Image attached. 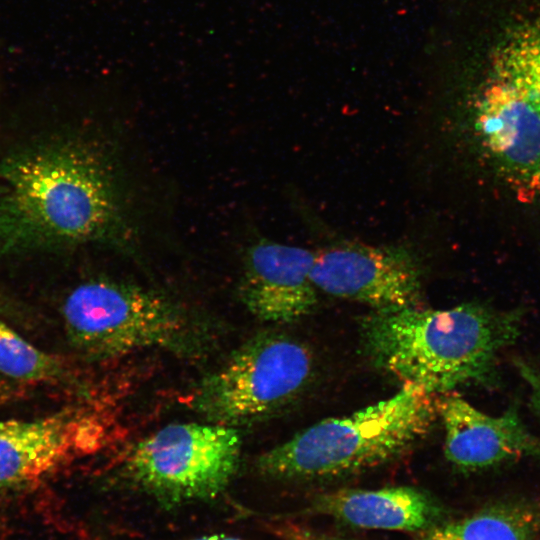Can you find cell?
Wrapping results in <instances>:
<instances>
[{
    "mask_svg": "<svg viewBox=\"0 0 540 540\" xmlns=\"http://www.w3.org/2000/svg\"><path fill=\"white\" fill-rule=\"evenodd\" d=\"M315 252L261 239L244 256L239 297L264 322L287 324L308 315L317 303L311 280Z\"/></svg>",
    "mask_w": 540,
    "mask_h": 540,
    "instance_id": "9c48e42d",
    "label": "cell"
},
{
    "mask_svg": "<svg viewBox=\"0 0 540 540\" xmlns=\"http://www.w3.org/2000/svg\"><path fill=\"white\" fill-rule=\"evenodd\" d=\"M306 513L329 516L358 528L416 534L448 519V510L439 500L409 486L321 493L313 498Z\"/></svg>",
    "mask_w": 540,
    "mask_h": 540,
    "instance_id": "7c38bea8",
    "label": "cell"
},
{
    "mask_svg": "<svg viewBox=\"0 0 540 540\" xmlns=\"http://www.w3.org/2000/svg\"><path fill=\"white\" fill-rule=\"evenodd\" d=\"M5 178V246L129 241L113 167L97 151L68 146L26 155L7 167Z\"/></svg>",
    "mask_w": 540,
    "mask_h": 540,
    "instance_id": "6da1fadb",
    "label": "cell"
},
{
    "mask_svg": "<svg viewBox=\"0 0 540 540\" xmlns=\"http://www.w3.org/2000/svg\"><path fill=\"white\" fill-rule=\"evenodd\" d=\"M436 402L435 394L404 384L388 399L349 416L324 419L263 452L256 470L274 480L313 481L384 464L430 430Z\"/></svg>",
    "mask_w": 540,
    "mask_h": 540,
    "instance_id": "3957f363",
    "label": "cell"
},
{
    "mask_svg": "<svg viewBox=\"0 0 540 540\" xmlns=\"http://www.w3.org/2000/svg\"><path fill=\"white\" fill-rule=\"evenodd\" d=\"M0 373L24 381L64 379L63 364L0 321Z\"/></svg>",
    "mask_w": 540,
    "mask_h": 540,
    "instance_id": "9a60e30c",
    "label": "cell"
},
{
    "mask_svg": "<svg viewBox=\"0 0 540 540\" xmlns=\"http://www.w3.org/2000/svg\"><path fill=\"white\" fill-rule=\"evenodd\" d=\"M494 75L521 88L540 114V28L513 35L497 50Z\"/></svg>",
    "mask_w": 540,
    "mask_h": 540,
    "instance_id": "5bb4252c",
    "label": "cell"
},
{
    "mask_svg": "<svg viewBox=\"0 0 540 540\" xmlns=\"http://www.w3.org/2000/svg\"><path fill=\"white\" fill-rule=\"evenodd\" d=\"M311 280L316 289L376 311L418 306L421 299L419 263L401 246L344 243L315 252Z\"/></svg>",
    "mask_w": 540,
    "mask_h": 540,
    "instance_id": "52a82bcc",
    "label": "cell"
},
{
    "mask_svg": "<svg viewBox=\"0 0 540 540\" xmlns=\"http://www.w3.org/2000/svg\"><path fill=\"white\" fill-rule=\"evenodd\" d=\"M88 417L73 409L33 420L0 422V489L40 480L89 451Z\"/></svg>",
    "mask_w": 540,
    "mask_h": 540,
    "instance_id": "30bf717a",
    "label": "cell"
},
{
    "mask_svg": "<svg viewBox=\"0 0 540 540\" xmlns=\"http://www.w3.org/2000/svg\"><path fill=\"white\" fill-rule=\"evenodd\" d=\"M237 428L215 423H173L139 441L120 476L166 508L221 495L236 474Z\"/></svg>",
    "mask_w": 540,
    "mask_h": 540,
    "instance_id": "8992f818",
    "label": "cell"
},
{
    "mask_svg": "<svg viewBox=\"0 0 540 540\" xmlns=\"http://www.w3.org/2000/svg\"><path fill=\"white\" fill-rule=\"evenodd\" d=\"M268 527L280 540H351L319 532L288 520L273 523Z\"/></svg>",
    "mask_w": 540,
    "mask_h": 540,
    "instance_id": "2e32d148",
    "label": "cell"
},
{
    "mask_svg": "<svg viewBox=\"0 0 540 540\" xmlns=\"http://www.w3.org/2000/svg\"><path fill=\"white\" fill-rule=\"evenodd\" d=\"M62 313L70 344L92 359L148 348L187 356L203 344L200 327L180 304L129 282L83 283L68 295Z\"/></svg>",
    "mask_w": 540,
    "mask_h": 540,
    "instance_id": "277c9868",
    "label": "cell"
},
{
    "mask_svg": "<svg viewBox=\"0 0 540 540\" xmlns=\"http://www.w3.org/2000/svg\"><path fill=\"white\" fill-rule=\"evenodd\" d=\"M540 510L524 502L501 503L416 534L415 540H535Z\"/></svg>",
    "mask_w": 540,
    "mask_h": 540,
    "instance_id": "4fadbf2b",
    "label": "cell"
},
{
    "mask_svg": "<svg viewBox=\"0 0 540 540\" xmlns=\"http://www.w3.org/2000/svg\"><path fill=\"white\" fill-rule=\"evenodd\" d=\"M191 540H243L238 537L224 535V534H214V535H206L198 538H194Z\"/></svg>",
    "mask_w": 540,
    "mask_h": 540,
    "instance_id": "e0dca14e",
    "label": "cell"
},
{
    "mask_svg": "<svg viewBox=\"0 0 540 540\" xmlns=\"http://www.w3.org/2000/svg\"><path fill=\"white\" fill-rule=\"evenodd\" d=\"M312 371L306 345L280 332L263 331L200 381L190 405L210 423L236 428L263 421L299 397Z\"/></svg>",
    "mask_w": 540,
    "mask_h": 540,
    "instance_id": "5b68a950",
    "label": "cell"
},
{
    "mask_svg": "<svg viewBox=\"0 0 540 540\" xmlns=\"http://www.w3.org/2000/svg\"><path fill=\"white\" fill-rule=\"evenodd\" d=\"M362 342L375 366L404 384L447 393L487 381L497 354L519 334L520 318L465 303L375 311L362 321Z\"/></svg>",
    "mask_w": 540,
    "mask_h": 540,
    "instance_id": "7a4b0ae2",
    "label": "cell"
},
{
    "mask_svg": "<svg viewBox=\"0 0 540 540\" xmlns=\"http://www.w3.org/2000/svg\"><path fill=\"white\" fill-rule=\"evenodd\" d=\"M436 406L445 431V457L458 469L481 470L540 455V439L515 408L491 416L451 392L442 393Z\"/></svg>",
    "mask_w": 540,
    "mask_h": 540,
    "instance_id": "8fae6325",
    "label": "cell"
},
{
    "mask_svg": "<svg viewBox=\"0 0 540 540\" xmlns=\"http://www.w3.org/2000/svg\"><path fill=\"white\" fill-rule=\"evenodd\" d=\"M476 125L498 170L520 200L540 198V114L526 93L493 75L478 102Z\"/></svg>",
    "mask_w": 540,
    "mask_h": 540,
    "instance_id": "ba28073f",
    "label": "cell"
}]
</instances>
